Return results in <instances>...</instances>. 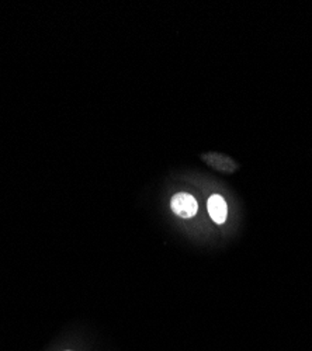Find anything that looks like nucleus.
Returning <instances> with one entry per match:
<instances>
[{"label": "nucleus", "instance_id": "1", "mask_svg": "<svg viewBox=\"0 0 312 351\" xmlns=\"http://www.w3.org/2000/svg\"><path fill=\"white\" fill-rule=\"evenodd\" d=\"M170 208L179 218L190 219L197 214L198 204L191 194L178 193L170 199Z\"/></svg>", "mask_w": 312, "mask_h": 351}, {"label": "nucleus", "instance_id": "4", "mask_svg": "<svg viewBox=\"0 0 312 351\" xmlns=\"http://www.w3.org/2000/svg\"><path fill=\"white\" fill-rule=\"evenodd\" d=\"M65 351H72V350H65Z\"/></svg>", "mask_w": 312, "mask_h": 351}, {"label": "nucleus", "instance_id": "3", "mask_svg": "<svg viewBox=\"0 0 312 351\" xmlns=\"http://www.w3.org/2000/svg\"><path fill=\"white\" fill-rule=\"evenodd\" d=\"M207 210H208L211 219L218 225L224 223L226 221V217H228V207H226V202L218 194H214L208 198Z\"/></svg>", "mask_w": 312, "mask_h": 351}, {"label": "nucleus", "instance_id": "2", "mask_svg": "<svg viewBox=\"0 0 312 351\" xmlns=\"http://www.w3.org/2000/svg\"><path fill=\"white\" fill-rule=\"evenodd\" d=\"M203 160L213 169L221 171V173H235L238 170V163L231 159L230 156L222 155V154H217V152H210V154H204Z\"/></svg>", "mask_w": 312, "mask_h": 351}]
</instances>
